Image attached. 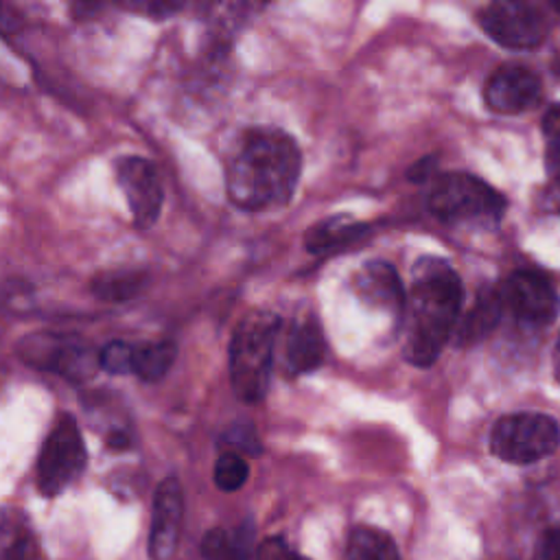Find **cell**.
Instances as JSON below:
<instances>
[{
  "instance_id": "6da1fadb",
  "label": "cell",
  "mask_w": 560,
  "mask_h": 560,
  "mask_svg": "<svg viewBox=\"0 0 560 560\" xmlns=\"http://www.w3.org/2000/svg\"><path fill=\"white\" fill-rule=\"evenodd\" d=\"M302 153L282 129L243 131L225 162V190L232 206L256 212L287 203L298 186Z\"/></svg>"
},
{
  "instance_id": "7a4b0ae2",
  "label": "cell",
  "mask_w": 560,
  "mask_h": 560,
  "mask_svg": "<svg viewBox=\"0 0 560 560\" xmlns=\"http://www.w3.org/2000/svg\"><path fill=\"white\" fill-rule=\"evenodd\" d=\"M407 308L405 359L418 368L431 365L453 335L462 308V280L442 258L424 256L413 265Z\"/></svg>"
},
{
  "instance_id": "3957f363",
  "label": "cell",
  "mask_w": 560,
  "mask_h": 560,
  "mask_svg": "<svg viewBox=\"0 0 560 560\" xmlns=\"http://www.w3.org/2000/svg\"><path fill=\"white\" fill-rule=\"evenodd\" d=\"M278 332L280 317L262 308L249 311L234 328L230 341V378L241 400L260 402L265 398Z\"/></svg>"
},
{
  "instance_id": "277c9868",
  "label": "cell",
  "mask_w": 560,
  "mask_h": 560,
  "mask_svg": "<svg viewBox=\"0 0 560 560\" xmlns=\"http://www.w3.org/2000/svg\"><path fill=\"white\" fill-rule=\"evenodd\" d=\"M560 446V427L547 413L521 411L497 420L490 431V451L508 464H532Z\"/></svg>"
},
{
  "instance_id": "5b68a950",
  "label": "cell",
  "mask_w": 560,
  "mask_h": 560,
  "mask_svg": "<svg viewBox=\"0 0 560 560\" xmlns=\"http://www.w3.org/2000/svg\"><path fill=\"white\" fill-rule=\"evenodd\" d=\"M429 210L442 221H499L505 199L468 173H446L429 192Z\"/></svg>"
},
{
  "instance_id": "8992f818",
  "label": "cell",
  "mask_w": 560,
  "mask_h": 560,
  "mask_svg": "<svg viewBox=\"0 0 560 560\" xmlns=\"http://www.w3.org/2000/svg\"><path fill=\"white\" fill-rule=\"evenodd\" d=\"M85 466V444L79 424L63 413L50 429L37 459V488L44 497L59 494Z\"/></svg>"
},
{
  "instance_id": "52a82bcc",
  "label": "cell",
  "mask_w": 560,
  "mask_h": 560,
  "mask_svg": "<svg viewBox=\"0 0 560 560\" xmlns=\"http://www.w3.org/2000/svg\"><path fill=\"white\" fill-rule=\"evenodd\" d=\"M479 22L490 39L510 50L536 48L547 37V20L529 0H492Z\"/></svg>"
},
{
  "instance_id": "ba28073f",
  "label": "cell",
  "mask_w": 560,
  "mask_h": 560,
  "mask_svg": "<svg viewBox=\"0 0 560 560\" xmlns=\"http://www.w3.org/2000/svg\"><path fill=\"white\" fill-rule=\"evenodd\" d=\"M114 175L136 228H151L158 221L164 201V188L155 164L140 155H122L114 162Z\"/></svg>"
},
{
  "instance_id": "9c48e42d",
  "label": "cell",
  "mask_w": 560,
  "mask_h": 560,
  "mask_svg": "<svg viewBox=\"0 0 560 560\" xmlns=\"http://www.w3.org/2000/svg\"><path fill=\"white\" fill-rule=\"evenodd\" d=\"M20 357L39 370H52L68 378H83L98 363V357H92L83 343L50 332L24 337L20 343Z\"/></svg>"
},
{
  "instance_id": "30bf717a",
  "label": "cell",
  "mask_w": 560,
  "mask_h": 560,
  "mask_svg": "<svg viewBox=\"0 0 560 560\" xmlns=\"http://www.w3.org/2000/svg\"><path fill=\"white\" fill-rule=\"evenodd\" d=\"M499 293L503 306L525 324L547 326L558 317L560 298L553 284L534 271L512 273Z\"/></svg>"
},
{
  "instance_id": "8fae6325",
  "label": "cell",
  "mask_w": 560,
  "mask_h": 560,
  "mask_svg": "<svg viewBox=\"0 0 560 560\" xmlns=\"http://www.w3.org/2000/svg\"><path fill=\"white\" fill-rule=\"evenodd\" d=\"M184 516L182 486L175 477L164 479L153 497V514L149 529V558L151 560H173L179 542Z\"/></svg>"
},
{
  "instance_id": "7c38bea8",
  "label": "cell",
  "mask_w": 560,
  "mask_h": 560,
  "mask_svg": "<svg viewBox=\"0 0 560 560\" xmlns=\"http://www.w3.org/2000/svg\"><path fill=\"white\" fill-rule=\"evenodd\" d=\"M483 101L497 114L527 112L540 101V81L529 68L501 66L488 77Z\"/></svg>"
},
{
  "instance_id": "4fadbf2b",
  "label": "cell",
  "mask_w": 560,
  "mask_h": 560,
  "mask_svg": "<svg viewBox=\"0 0 560 560\" xmlns=\"http://www.w3.org/2000/svg\"><path fill=\"white\" fill-rule=\"evenodd\" d=\"M354 289L361 295V300L372 306L385 308L396 315L405 311L407 298L402 291V282L389 262H365L354 278Z\"/></svg>"
},
{
  "instance_id": "5bb4252c",
  "label": "cell",
  "mask_w": 560,
  "mask_h": 560,
  "mask_svg": "<svg viewBox=\"0 0 560 560\" xmlns=\"http://www.w3.org/2000/svg\"><path fill=\"white\" fill-rule=\"evenodd\" d=\"M326 354V341L319 324L313 317H302L293 322L289 337H287V365L291 372L302 374V372H313L315 368L322 365Z\"/></svg>"
},
{
  "instance_id": "9a60e30c",
  "label": "cell",
  "mask_w": 560,
  "mask_h": 560,
  "mask_svg": "<svg viewBox=\"0 0 560 560\" xmlns=\"http://www.w3.org/2000/svg\"><path fill=\"white\" fill-rule=\"evenodd\" d=\"M503 300L499 291H481L472 308L455 326V339L459 346H472L481 341L499 324L503 313Z\"/></svg>"
},
{
  "instance_id": "2e32d148",
  "label": "cell",
  "mask_w": 560,
  "mask_h": 560,
  "mask_svg": "<svg viewBox=\"0 0 560 560\" xmlns=\"http://www.w3.org/2000/svg\"><path fill=\"white\" fill-rule=\"evenodd\" d=\"M0 560H42L26 518L11 508H0Z\"/></svg>"
},
{
  "instance_id": "e0dca14e",
  "label": "cell",
  "mask_w": 560,
  "mask_h": 560,
  "mask_svg": "<svg viewBox=\"0 0 560 560\" xmlns=\"http://www.w3.org/2000/svg\"><path fill=\"white\" fill-rule=\"evenodd\" d=\"M203 560H249L254 556V529L249 523L236 529H210L201 540Z\"/></svg>"
},
{
  "instance_id": "ac0fdd59",
  "label": "cell",
  "mask_w": 560,
  "mask_h": 560,
  "mask_svg": "<svg viewBox=\"0 0 560 560\" xmlns=\"http://www.w3.org/2000/svg\"><path fill=\"white\" fill-rule=\"evenodd\" d=\"M363 230H365V225H361L352 217L335 214V217L322 219L319 223L311 225L308 232L304 234V245L311 254L330 252V249H337V247L354 241Z\"/></svg>"
},
{
  "instance_id": "d6986e66",
  "label": "cell",
  "mask_w": 560,
  "mask_h": 560,
  "mask_svg": "<svg viewBox=\"0 0 560 560\" xmlns=\"http://www.w3.org/2000/svg\"><path fill=\"white\" fill-rule=\"evenodd\" d=\"M147 280L149 276L142 269H107L94 276L92 293L103 302H125L136 298Z\"/></svg>"
},
{
  "instance_id": "ffe728a7",
  "label": "cell",
  "mask_w": 560,
  "mask_h": 560,
  "mask_svg": "<svg viewBox=\"0 0 560 560\" xmlns=\"http://www.w3.org/2000/svg\"><path fill=\"white\" fill-rule=\"evenodd\" d=\"M177 357V346L171 339L133 346L131 372L142 381H160Z\"/></svg>"
},
{
  "instance_id": "44dd1931",
  "label": "cell",
  "mask_w": 560,
  "mask_h": 560,
  "mask_svg": "<svg viewBox=\"0 0 560 560\" xmlns=\"http://www.w3.org/2000/svg\"><path fill=\"white\" fill-rule=\"evenodd\" d=\"M346 560H400L389 534L374 527H357L348 538Z\"/></svg>"
},
{
  "instance_id": "7402d4cb",
  "label": "cell",
  "mask_w": 560,
  "mask_h": 560,
  "mask_svg": "<svg viewBox=\"0 0 560 560\" xmlns=\"http://www.w3.org/2000/svg\"><path fill=\"white\" fill-rule=\"evenodd\" d=\"M545 166L551 184H560V103L551 105L542 116Z\"/></svg>"
},
{
  "instance_id": "603a6c76",
  "label": "cell",
  "mask_w": 560,
  "mask_h": 560,
  "mask_svg": "<svg viewBox=\"0 0 560 560\" xmlns=\"http://www.w3.org/2000/svg\"><path fill=\"white\" fill-rule=\"evenodd\" d=\"M247 462L238 453H225L214 464V483L225 492L238 490L247 481Z\"/></svg>"
},
{
  "instance_id": "cb8c5ba5",
  "label": "cell",
  "mask_w": 560,
  "mask_h": 560,
  "mask_svg": "<svg viewBox=\"0 0 560 560\" xmlns=\"http://www.w3.org/2000/svg\"><path fill=\"white\" fill-rule=\"evenodd\" d=\"M133 363V346L127 341H109L98 352V365L109 374H127Z\"/></svg>"
},
{
  "instance_id": "d4e9b609",
  "label": "cell",
  "mask_w": 560,
  "mask_h": 560,
  "mask_svg": "<svg viewBox=\"0 0 560 560\" xmlns=\"http://www.w3.org/2000/svg\"><path fill=\"white\" fill-rule=\"evenodd\" d=\"M532 560H560V523H553L540 534Z\"/></svg>"
},
{
  "instance_id": "484cf974",
  "label": "cell",
  "mask_w": 560,
  "mask_h": 560,
  "mask_svg": "<svg viewBox=\"0 0 560 560\" xmlns=\"http://www.w3.org/2000/svg\"><path fill=\"white\" fill-rule=\"evenodd\" d=\"M256 560H306L302 556H298L293 549H289V545L280 538H267L260 542V547L256 549Z\"/></svg>"
},
{
  "instance_id": "4316f807",
  "label": "cell",
  "mask_w": 560,
  "mask_h": 560,
  "mask_svg": "<svg viewBox=\"0 0 560 560\" xmlns=\"http://www.w3.org/2000/svg\"><path fill=\"white\" fill-rule=\"evenodd\" d=\"M225 444H232L241 451L247 453H258V440H256V431L247 424H234L225 435H223Z\"/></svg>"
},
{
  "instance_id": "83f0119b",
  "label": "cell",
  "mask_w": 560,
  "mask_h": 560,
  "mask_svg": "<svg viewBox=\"0 0 560 560\" xmlns=\"http://www.w3.org/2000/svg\"><path fill=\"white\" fill-rule=\"evenodd\" d=\"M433 171V158H424L420 162H416L409 171V179L413 182H424L429 177V173Z\"/></svg>"
},
{
  "instance_id": "f1b7e54d",
  "label": "cell",
  "mask_w": 560,
  "mask_h": 560,
  "mask_svg": "<svg viewBox=\"0 0 560 560\" xmlns=\"http://www.w3.org/2000/svg\"><path fill=\"white\" fill-rule=\"evenodd\" d=\"M549 203L556 212H560V184H553L549 190Z\"/></svg>"
},
{
  "instance_id": "f546056e",
  "label": "cell",
  "mask_w": 560,
  "mask_h": 560,
  "mask_svg": "<svg viewBox=\"0 0 560 560\" xmlns=\"http://www.w3.org/2000/svg\"><path fill=\"white\" fill-rule=\"evenodd\" d=\"M553 372H556V378L560 381V337H558V343L553 350Z\"/></svg>"
},
{
  "instance_id": "4dcf8cb0",
  "label": "cell",
  "mask_w": 560,
  "mask_h": 560,
  "mask_svg": "<svg viewBox=\"0 0 560 560\" xmlns=\"http://www.w3.org/2000/svg\"><path fill=\"white\" fill-rule=\"evenodd\" d=\"M551 4H553V9L560 11V0H551Z\"/></svg>"
}]
</instances>
